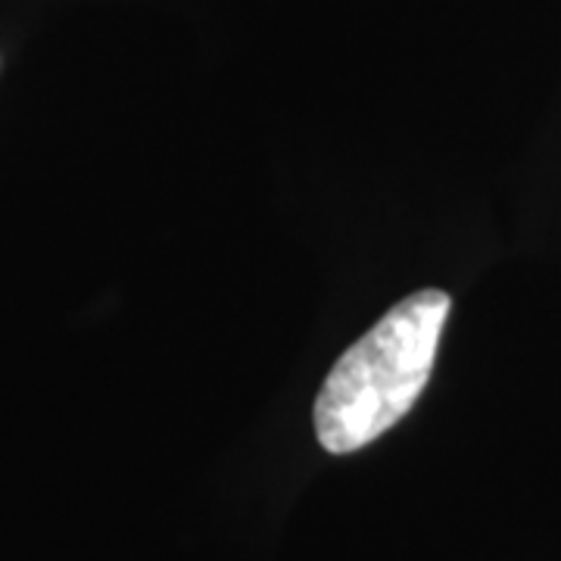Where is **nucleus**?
<instances>
[{
	"instance_id": "obj_1",
	"label": "nucleus",
	"mask_w": 561,
	"mask_h": 561,
	"mask_svg": "<svg viewBox=\"0 0 561 561\" xmlns=\"http://www.w3.org/2000/svg\"><path fill=\"white\" fill-rule=\"evenodd\" d=\"M449 306V294L419 290L337 359L316 400V437L328 453H356L405 419L427 387Z\"/></svg>"
}]
</instances>
